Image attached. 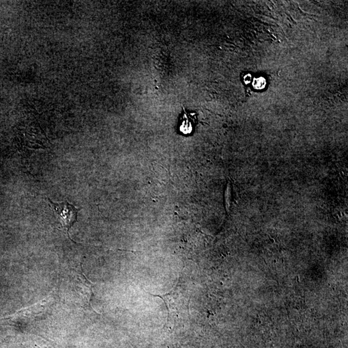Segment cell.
Wrapping results in <instances>:
<instances>
[{
    "mask_svg": "<svg viewBox=\"0 0 348 348\" xmlns=\"http://www.w3.org/2000/svg\"><path fill=\"white\" fill-rule=\"evenodd\" d=\"M47 200L49 202L50 208L56 214L59 224L66 230L68 238L75 242L71 239L69 231L73 226L77 222L78 214L80 211V208H76L73 204L69 203L67 200L56 203L53 202L49 198H47Z\"/></svg>",
    "mask_w": 348,
    "mask_h": 348,
    "instance_id": "1",
    "label": "cell"
},
{
    "mask_svg": "<svg viewBox=\"0 0 348 348\" xmlns=\"http://www.w3.org/2000/svg\"><path fill=\"white\" fill-rule=\"evenodd\" d=\"M197 123L195 113L187 112L183 108V111L179 119V130L184 135L190 134Z\"/></svg>",
    "mask_w": 348,
    "mask_h": 348,
    "instance_id": "2",
    "label": "cell"
},
{
    "mask_svg": "<svg viewBox=\"0 0 348 348\" xmlns=\"http://www.w3.org/2000/svg\"><path fill=\"white\" fill-rule=\"evenodd\" d=\"M232 190L231 187H230V183H228L227 190H226L225 193V202L226 207H227V211L229 210L230 206V202H231V197H232Z\"/></svg>",
    "mask_w": 348,
    "mask_h": 348,
    "instance_id": "3",
    "label": "cell"
}]
</instances>
